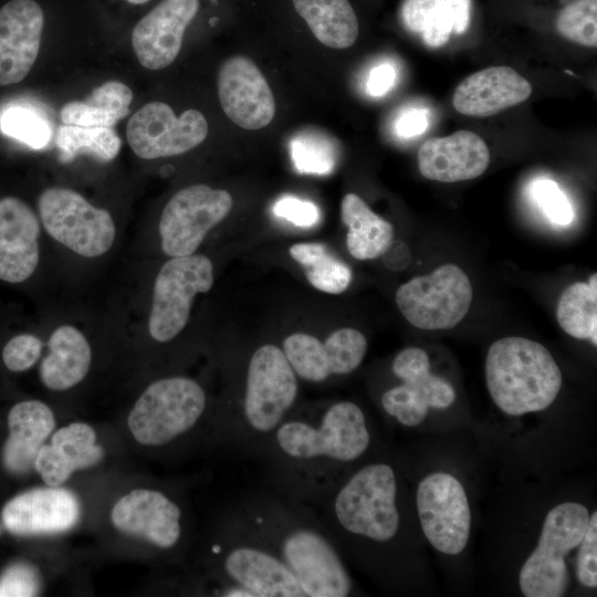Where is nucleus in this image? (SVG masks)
I'll return each mask as SVG.
<instances>
[{"label": "nucleus", "instance_id": "38", "mask_svg": "<svg viewBox=\"0 0 597 597\" xmlns=\"http://www.w3.org/2000/svg\"><path fill=\"white\" fill-rule=\"evenodd\" d=\"M561 35L572 42L597 46V0H575L564 7L556 19Z\"/></svg>", "mask_w": 597, "mask_h": 597}, {"label": "nucleus", "instance_id": "11", "mask_svg": "<svg viewBox=\"0 0 597 597\" xmlns=\"http://www.w3.org/2000/svg\"><path fill=\"white\" fill-rule=\"evenodd\" d=\"M213 284L211 261L201 254L174 256L159 270L148 321L150 336L160 343L175 338L186 326L191 303Z\"/></svg>", "mask_w": 597, "mask_h": 597}, {"label": "nucleus", "instance_id": "27", "mask_svg": "<svg viewBox=\"0 0 597 597\" xmlns=\"http://www.w3.org/2000/svg\"><path fill=\"white\" fill-rule=\"evenodd\" d=\"M48 345L50 353L40 365L44 386L62 391L81 383L92 362L91 346L85 336L74 326L62 325L52 333Z\"/></svg>", "mask_w": 597, "mask_h": 597}, {"label": "nucleus", "instance_id": "5", "mask_svg": "<svg viewBox=\"0 0 597 597\" xmlns=\"http://www.w3.org/2000/svg\"><path fill=\"white\" fill-rule=\"evenodd\" d=\"M485 381L494 404L521 416L549 407L562 386V373L542 344L517 336L494 342L485 358Z\"/></svg>", "mask_w": 597, "mask_h": 597}, {"label": "nucleus", "instance_id": "43", "mask_svg": "<svg viewBox=\"0 0 597 597\" xmlns=\"http://www.w3.org/2000/svg\"><path fill=\"white\" fill-rule=\"evenodd\" d=\"M38 588V577L28 565L10 566L0 577V597L34 596Z\"/></svg>", "mask_w": 597, "mask_h": 597}, {"label": "nucleus", "instance_id": "45", "mask_svg": "<svg viewBox=\"0 0 597 597\" xmlns=\"http://www.w3.org/2000/svg\"><path fill=\"white\" fill-rule=\"evenodd\" d=\"M396 70L389 63H383L371 69L367 80V92L375 97L383 96L394 86Z\"/></svg>", "mask_w": 597, "mask_h": 597}, {"label": "nucleus", "instance_id": "40", "mask_svg": "<svg viewBox=\"0 0 597 597\" xmlns=\"http://www.w3.org/2000/svg\"><path fill=\"white\" fill-rule=\"evenodd\" d=\"M42 347V341L35 335L19 334L4 345L3 363L12 371L28 370L39 360Z\"/></svg>", "mask_w": 597, "mask_h": 597}, {"label": "nucleus", "instance_id": "13", "mask_svg": "<svg viewBox=\"0 0 597 597\" xmlns=\"http://www.w3.org/2000/svg\"><path fill=\"white\" fill-rule=\"evenodd\" d=\"M392 373L402 384L387 389L380 398L385 412L405 427L420 425L429 408L450 407L455 394L442 377L430 373L427 353L419 347H408L392 362Z\"/></svg>", "mask_w": 597, "mask_h": 597}, {"label": "nucleus", "instance_id": "3", "mask_svg": "<svg viewBox=\"0 0 597 597\" xmlns=\"http://www.w3.org/2000/svg\"><path fill=\"white\" fill-rule=\"evenodd\" d=\"M297 400V376L283 350L273 344L258 347L244 367L240 394L216 422L222 442L238 454L259 460Z\"/></svg>", "mask_w": 597, "mask_h": 597}, {"label": "nucleus", "instance_id": "41", "mask_svg": "<svg viewBox=\"0 0 597 597\" xmlns=\"http://www.w3.org/2000/svg\"><path fill=\"white\" fill-rule=\"evenodd\" d=\"M577 556V578L586 587L597 586V512L589 521Z\"/></svg>", "mask_w": 597, "mask_h": 597}, {"label": "nucleus", "instance_id": "25", "mask_svg": "<svg viewBox=\"0 0 597 597\" xmlns=\"http://www.w3.org/2000/svg\"><path fill=\"white\" fill-rule=\"evenodd\" d=\"M54 427L55 417L46 404L35 399L15 404L8 413L9 436L2 448L3 467L13 474L32 470L39 449Z\"/></svg>", "mask_w": 597, "mask_h": 597}, {"label": "nucleus", "instance_id": "19", "mask_svg": "<svg viewBox=\"0 0 597 597\" xmlns=\"http://www.w3.org/2000/svg\"><path fill=\"white\" fill-rule=\"evenodd\" d=\"M81 515L74 493L61 486L35 488L12 498L2 509L3 526L15 535L54 534L71 530Z\"/></svg>", "mask_w": 597, "mask_h": 597}, {"label": "nucleus", "instance_id": "34", "mask_svg": "<svg viewBox=\"0 0 597 597\" xmlns=\"http://www.w3.org/2000/svg\"><path fill=\"white\" fill-rule=\"evenodd\" d=\"M0 129L35 149L45 147L53 134L50 121L40 109L20 103L10 104L1 111Z\"/></svg>", "mask_w": 597, "mask_h": 597}, {"label": "nucleus", "instance_id": "22", "mask_svg": "<svg viewBox=\"0 0 597 597\" xmlns=\"http://www.w3.org/2000/svg\"><path fill=\"white\" fill-rule=\"evenodd\" d=\"M40 222L21 199H0V280L20 283L32 275L39 263Z\"/></svg>", "mask_w": 597, "mask_h": 597}, {"label": "nucleus", "instance_id": "1", "mask_svg": "<svg viewBox=\"0 0 597 597\" xmlns=\"http://www.w3.org/2000/svg\"><path fill=\"white\" fill-rule=\"evenodd\" d=\"M371 443L362 408L349 400L300 408L270 437L259 459L265 488L315 510Z\"/></svg>", "mask_w": 597, "mask_h": 597}, {"label": "nucleus", "instance_id": "26", "mask_svg": "<svg viewBox=\"0 0 597 597\" xmlns=\"http://www.w3.org/2000/svg\"><path fill=\"white\" fill-rule=\"evenodd\" d=\"M400 17L405 28L430 48L444 45L450 36L470 27L471 0H405Z\"/></svg>", "mask_w": 597, "mask_h": 597}, {"label": "nucleus", "instance_id": "24", "mask_svg": "<svg viewBox=\"0 0 597 597\" xmlns=\"http://www.w3.org/2000/svg\"><path fill=\"white\" fill-rule=\"evenodd\" d=\"M104 450L96 443L95 430L85 422H72L57 429L43 444L33 469L49 486H61L77 471L97 464Z\"/></svg>", "mask_w": 597, "mask_h": 597}, {"label": "nucleus", "instance_id": "28", "mask_svg": "<svg viewBox=\"0 0 597 597\" xmlns=\"http://www.w3.org/2000/svg\"><path fill=\"white\" fill-rule=\"evenodd\" d=\"M341 214L348 227L346 244L357 260H371L383 255L392 242L391 223L376 214L356 193L342 200Z\"/></svg>", "mask_w": 597, "mask_h": 597}, {"label": "nucleus", "instance_id": "32", "mask_svg": "<svg viewBox=\"0 0 597 597\" xmlns=\"http://www.w3.org/2000/svg\"><path fill=\"white\" fill-rule=\"evenodd\" d=\"M291 256L300 263L307 281L317 290L339 294L350 281V269L333 254L322 243H296L290 248Z\"/></svg>", "mask_w": 597, "mask_h": 597}, {"label": "nucleus", "instance_id": "36", "mask_svg": "<svg viewBox=\"0 0 597 597\" xmlns=\"http://www.w3.org/2000/svg\"><path fill=\"white\" fill-rule=\"evenodd\" d=\"M290 149L293 164L301 174L327 175L335 167V147L318 133L298 134L291 140Z\"/></svg>", "mask_w": 597, "mask_h": 597}, {"label": "nucleus", "instance_id": "12", "mask_svg": "<svg viewBox=\"0 0 597 597\" xmlns=\"http://www.w3.org/2000/svg\"><path fill=\"white\" fill-rule=\"evenodd\" d=\"M231 195L207 185L180 189L165 206L159 234L161 250L168 256L193 254L208 231L231 211Z\"/></svg>", "mask_w": 597, "mask_h": 597}, {"label": "nucleus", "instance_id": "39", "mask_svg": "<svg viewBox=\"0 0 597 597\" xmlns=\"http://www.w3.org/2000/svg\"><path fill=\"white\" fill-rule=\"evenodd\" d=\"M531 193L535 203L551 222L567 226L573 221L572 205L554 180H535L531 186Z\"/></svg>", "mask_w": 597, "mask_h": 597}, {"label": "nucleus", "instance_id": "30", "mask_svg": "<svg viewBox=\"0 0 597 597\" xmlns=\"http://www.w3.org/2000/svg\"><path fill=\"white\" fill-rule=\"evenodd\" d=\"M132 90L119 81H107L95 87L85 101L63 105L60 118L63 124L113 128L129 113Z\"/></svg>", "mask_w": 597, "mask_h": 597}, {"label": "nucleus", "instance_id": "9", "mask_svg": "<svg viewBox=\"0 0 597 597\" xmlns=\"http://www.w3.org/2000/svg\"><path fill=\"white\" fill-rule=\"evenodd\" d=\"M38 209L45 231L76 254L100 256L114 243L116 228L111 213L75 190L48 188L39 197Z\"/></svg>", "mask_w": 597, "mask_h": 597}, {"label": "nucleus", "instance_id": "31", "mask_svg": "<svg viewBox=\"0 0 597 597\" xmlns=\"http://www.w3.org/2000/svg\"><path fill=\"white\" fill-rule=\"evenodd\" d=\"M55 145L63 163L82 154L111 161L118 155L122 140L113 128L62 124L56 129Z\"/></svg>", "mask_w": 597, "mask_h": 597}, {"label": "nucleus", "instance_id": "48", "mask_svg": "<svg viewBox=\"0 0 597 597\" xmlns=\"http://www.w3.org/2000/svg\"><path fill=\"white\" fill-rule=\"evenodd\" d=\"M1 532V531H0Z\"/></svg>", "mask_w": 597, "mask_h": 597}, {"label": "nucleus", "instance_id": "37", "mask_svg": "<svg viewBox=\"0 0 597 597\" xmlns=\"http://www.w3.org/2000/svg\"><path fill=\"white\" fill-rule=\"evenodd\" d=\"M323 344L331 377L354 371L367 352L364 334L350 327L336 329Z\"/></svg>", "mask_w": 597, "mask_h": 597}, {"label": "nucleus", "instance_id": "14", "mask_svg": "<svg viewBox=\"0 0 597 597\" xmlns=\"http://www.w3.org/2000/svg\"><path fill=\"white\" fill-rule=\"evenodd\" d=\"M416 503L421 528L433 548L460 554L470 536L471 512L457 478L444 472L426 476L418 485Z\"/></svg>", "mask_w": 597, "mask_h": 597}, {"label": "nucleus", "instance_id": "47", "mask_svg": "<svg viewBox=\"0 0 597 597\" xmlns=\"http://www.w3.org/2000/svg\"><path fill=\"white\" fill-rule=\"evenodd\" d=\"M128 2L133 3V4H142V3H145L149 0H127Z\"/></svg>", "mask_w": 597, "mask_h": 597}, {"label": "nucleus", "instance_id": "15", "mask_svg": "<svg viewBox=\"0 0 597 597\" xmlns=\"http://www.w3.org/2000/svg\"><path fill=\"white\" fill-rule=\"evenodd\" d=\"M208 123L197 109L177 117L163 102H150L135 112L127 123L126 136L139 158L155 159L184 154L201 144Z\"/></svg>", "mask_w": 597, "mask_h": 597}, {"label": "nucleus", "instance_id": "16", "mask_svg": "<svg viewBox=\"0 0 597 597\" xmlns=\"http://www.w3.org/2000/svg\"><path fill=\"white\" fill-rule=\"evenodd\" d=\"M111 521L119 532L164 551L182 538V510L159 490L135 489L123 495L112 507Z\"/></svg>", "mask_w": 597, "mask_h": 597}, {"label": "nucleus", "instance_id": "7", "mask_svg": "<svg viewBox=\"0 0 597 597\" xmlns=\"http://www.w3.org/2000/svg\"><path fill=\"white\" fill-rule=\"evenodd\" d=\"M208 408L202 386L185 376L151 383L127 417L134 439L146 447H164L190 433Z\"/></svg>", "mask_w": 597, "mask_h": 597}, {"label": "nucleus", "instance_id": "42", "mask_svg": "<svg viewBox=\"0 0 597 597\" xmlns=\"http://www.w3.org/2000/svg\"><path fill=\"white\" fill-rule=\"evenodd\" d=\"M272 210L276 217L301 228H311L320 220V210L316 205L293 196L276 200Z\"/></svg>", "mask_w": 597, "mask_h": 597}, {"label": "nucleus", "instance_id": "2", "mask_svg": "<svg viewBox=\"0 0 597 597\" xmlns=\"http://www.w3.org/2000/svg\"><path fill=\"white\" fill-rule=\"evenodd\" d=\"M243 524L294 574L306 597H346L354 582L315 510L264 488L240 496Z\"/></svg>", "mask_w": 597, "mask_h": 597}, {"label": "nucleus", "instance_id": "21", "mask_svg": "<svg viewBox=\"0 0 597 597\" xmlns=\"http://www.w3.org/2000/svg\"><path fill=\"white\" fill-rule=\"evenodd\" d=\"M490 163L485 142L470 130L427 139L418 150L420 174L430 180L457 182L481 176Z\"/></svg>", "mask_w": 597, "mask_h": 597}, {"label": "nucleus", "instance_id": "46", "mask_svg": "<svg viewBox=\"0 0 597 597\" xmlns=\"http://www.w3.org/2000/svg\"><path fill=\"white\" fill-rule=\"evenodd\" d=\"M386 266L390 270L405 269L410 260V253L407 245L400 241L391 242L389 248L383 254Z\"/></svg>", "mask_w": 597, "mask_h": 597}, {"label": "nucleus", "instance_id": "18", "mask_svg": "<svg viewBox=\"0 0 597 597\" xmlns=\"http://www.w3.org/2000/svg\"><path fill=\"white\" fill-rule=\"evenodd\" d=\"M198 9V0H163L143 17L132 33V45L139 63L148 70L171 64Z\"/></svg>", "mask_w": 597, "mask_h": 597}, {"label": "nucleus", "instance_id": "10", "mask_svg": "<svg viewBox=\"0 0 597 597\" xmlns=\"http://www.w3.org/2000/svg\"><path fill=\"white\" fill-rule=\"evenodd\" d=\"M472 286L458 265H440L428 275L417 276L396 291V304L413 326L427 329H449L469 312Z\"/></svg>", "mask_w": 597, "mask_h": 597}, {"label": "nucleus", "instance_id": "8", "mask_svg": "<svg viewBox=\"0 0 597 597\" xmlns=\"http://www.w3.org/2000/svg\"><path fill=\"white\" fill-rule=\"evenodd\" d=\"M589 512L580 503L565 502L546 515L538 543L523 564L519 583L526 597H561L568 586L565 556L582 542Z\"/></svg>", "mask_w": 597, "mask_h": 597}, {"label": "nucleus", "instance_id": "35", "mask_svg": "<svg viewBox=\"0 0 597 597\" xmlns=\"http://www.w3.org/2000/svg\"><path fill=\"white\" fill-rule=\"evenodd\" d=\"M281 349L297 378L320 384L331 377L324 344L315 336L294 333L283 341Z\"/></svg>", "mask_w": 597, "mask_h": 597}, {"label": "nucleus", "instance_id": "4", "mask_svg": "<svg viewBox=\"0 0 597 597\" xmlns=\"http://www.w3.org/2000/svg\"><path fill=\"white\" fill-rule=\"evenodd\" d=\"M398 482L386 462H370L353 470L315 509L337 545L346 541L388 544L398 534Z\"/></svg>", "mask_w": 597, "mask_h": 597}, {"label": "nucleus", "instance_id": "23", "mask_svg": "<svg viewBox=\"0 0 597 597\" xmlns=\"http://www.w3.org/2000/svg\"><path fill=\"white\" fill-rule=\"evenodd\" d=\"M531 83L510 66H491L465 77L452 104L467 116L485 117L521 104L531 96Z\"/></svg>", "mask_w": 597, "mask_h": 597}, {"label": "nucleus", "instance_id": "33", "mask_svg": "<svg viewBox=\"0 0 597 597\" xmlns=\"http://www.w3.org/2000/svg\"><path fill=\"white\" fill-rule=\"evenodd\" d=\"M556 318L559 326L578 339H590L597 345V289L576 282L561 295Z\"/></svg>", "mask_w": 597, "mask_h": 597}, {"label": "nucleus", "instance_id": "17", "mask_svg": "<svg viewBox=\"0 0 597 597\" xmlns=\"http://www.w3.org/2000/svg\"><path fill=\"white\" fill-rule=\"evenodd\" d=\"M218 96L226 115L238 126L255 130L275 115V101L260 69L245 56L223 62L218 73Z\"/></svg>", "mask_w": 597, "mask_h": 597}, {"label": "nucleus", "instance_id": "6", "mask_svg": "<svg viewBox=\"0 0 597 597\" xmlns=\"http://www.w3.org/2000/svg\"><path fill=\"white\" fill-rule=\"evenodd\" d=\"M230 597H306L294 574L230 511L209 547Z\"/></svg>", "mask_w": 597, "mask_h": 597}, {"label": "nucleus", "instance_id": "29", "mask_svg": "<svg viewBox=\"0 0 597 597\" xmlns=\"http://www.w3.org/2000/svg\"><path fill=\"white\" fill-rule=\"evenodd\" d=\"M314 36L332 49L352 46L359 32L356 13L348 0H292Z\"/></svg>", "mask_w": 597, "mask_h": 597}, {"label": "nucleus", "instance_id": "20", "mask_svg": "<svg viewBox=\"0 0 597 597\" xmlns=\"http://www.w3.org/2000/svg\"><path fill=\"white\" fill-rule=\"evenodd\" d=\"M44 14L34 0H11L0 8V85L21 82L41 45Z\"/></svg>", "mask_w": 597, "mask_h": 597}, {"label": "nucleus", "instance_id": "44", "mask_svg": "<svg viewBox=\"0 0 597 597\" xmlns=\"http://www.w3.org/2000/svg\"><path fill=\"white\" fill-rule=\"evenodd\" d=\"M428 114L422 108H408L400 113L395 122V132L399 137L419 136L428 127Z\"/></svg>", "mask_w": 597, "mask_h": 597}]
</instances>
